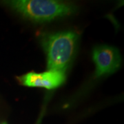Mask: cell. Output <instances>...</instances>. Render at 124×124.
Here are the masks:
<instances>
[{
	"label": "cell",
	"mask_w": 124,
	"mask_h": 124,
	"mask_svg": "<svg viewBox=\"0 0 124 124\" xmlns=\"http://www.w3.org/2000/svg\"><path fill=\"white\" fill-rule=\"evenodd\" d=\"M20 84L32 88H44L48 90L55 89L64 84L65 73L59 71L47 70L44 72H30L17 77Z\"/></svg>",
	"instance_id": "277c9868"
},
{
	"label": "cell",
	"mask_w": 124,
	"mask_h": 124,
	"mask_svg": "<svg viewBox=\"0 0 124 124\" xmlns=\"http://www.w3.org/2000/svg\"><path fill=\"white\" fill-rule=\"evenodd\" d=\"M79 35L72 31L44 34L40 37L47 62V70L65 73L75 57Z\"/></svg>",
	"instance_id": "6da1fadb"
},
{
	"label": "cell",
	"mask_w": 124,
	"mask_h": 124,
	"mask_svg": "<svg viewBox=\"0 0 124 124\" xmlns=\"http://www.w3.org/2000/svg\"><path fill=\"white\" fill-rule=\"evenodd\" d=\"M4 4L32 22H49L75 13L72 4L54 0H12Z\"/></svg>",
	"instance_id": "7a4b0ae2"
},
{
	"label": "cell",
	"mask_w": 124,
	"mask_h": 124,
	"mask_svg": "<svg viewBox=\"0 0 124 124\" xmlns=\"http://www.w3.org/2000/svg\"><path fill=\"white\" fill-rule=\"evenodd\" d=\"M7 124L6 123H3V124Z\"/></svg>",
	"instance_id": "5b68a950"
},
{
	"label": "cell",
	"mask_w": 124,
	"mask_h": 124,
	"mask_svg": "<svg viewBox=\"0 0 124 124\" xmlns=\"http://www.w3.org/2000/svg\"><path fill=\"white\" fill-rule=\"evenodd\" d=\"M93 60L95 65V77L110 75L118 70L121 64V57L115 47L100 45L93 50Z\"/></svg>",
	"instance_id": "3957f363"
}]
</instances>
